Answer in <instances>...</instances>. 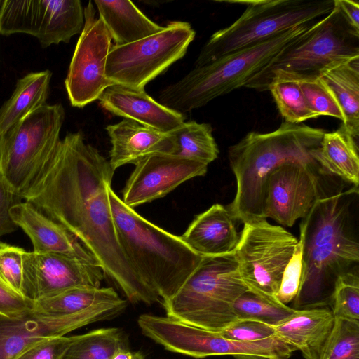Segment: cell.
I'll use <instances>...</instances> for the list:
<instances>
[{
    "instance_id": "18",
    "label": "cell",
    "mask_w": 359,
    "mask_h": 359,
    "mask_svg": "<svg viewBox=\"0 0 359 359\" xmlns=\"http://www.w3.org/2000/svg\"><path fill=\"white\" fill-rule=\"evenodd\" d=\"M98 100L104 109L114 115L163 133L172 131L184 122L186 117L154 100L144 88L112 84Z\"/></svg>"
},
{
    "instance_id": "20",
    "label": "cell",
    "mask_w": 359,
    "mask_h": 359,
    "mask_svg": "<svg viewBox=\"0 0 359 359\" xmlns=\"http://www.w3.org/2000/svg\"><path fill=\"white\" fill-rule=\"evenodd\" d=\"M13 222L30 238L35 253H60L99 265L95 257L62 226L27 201L11 208ZM100 266V265H99Z\"/></svg>"
},
{
    "instance_id": "28",
    "label": "cell",
    "mask_w": 359,
    "mask_h": 359,
    "mask_svg": "<svg viewBox=\"0 0 359 359\" xmlns=\"http://www.w3.org/2000/svg\"><path fill=\"white\" fill-rule=\"evenodd\" d=\"M170 133L175 144L172 155L208 165L217 158L219 151L210 124L184 121Z\"/></svg>"
},
{
    "instance_id": "31",
    "label": "cell",
    "mask_w": 359,
    "mask_h": 359,
    "mask_svg": "<svg viewBox=\"0 0 359 359\" xmlns=\"http://www.w3.org/2000/svg\"><path fill=\"white\" fill-rule=\"evenodd\" d=\"M297 309L287 305L274 304L264 301L249 291L240 296L233 304L238 320H252L271 325L282 323Z\"/></svg>"
},
{
    "instance_id": "10",
    "label": "cell",
    "mask_w": 359,
    "mask_h": 359,
    "mask_svg": "<svg viewBox=\"0 0 359 359\" xmlns=\"http://www.w3.org/2000/svg\"><path fill=\"white\" fill-rule=\"evenodd\" d=\"M297 243L294 235L266 219L243 223L233 255L248 291L264 301L283 305L277 295Z\"/></svg>"
},
{
    "instance_id": "11",
    "label": "cell",
    "mask_w": 359,
    "mask_h": 359,
    "mask_svg": "<svg viewBox=\"0 0 359 359\" xmlns=\"http://www.w3.org/2000/svg\"><path fill=\"white\" fill-rule=\"evenodd\" d=\"M195 35L189 22L172 21L160 32L139 41L113 45L107 58L105 75L112 84L144 88L185 55Z\"/></svg>"
},
{
    "instance_id": "24",
    "label": "cell",
    "mask_w": 359,
    "mask_h": 359,
    "mask_svg": "<svg viewBox=\"0 0 359 359\" xmlns=\"http://www.w3.org/2000/svg\"><path fill=\"white\" fill-rule=\"evenodd\" d=\"M315 159L325 175L358 187V141L342 124L337 130L324 133Z\"/></svg>"
},
{
    "instance_id": "17",
    "label": "cell",
    "mask_w": 359,
    "mask_h": 359,
    "mask_svg": "<svg viewBox=\"0 0 359 359\" xmlns=\"http://www.w3.org/2000/svg\"><path fill=\"white\" fill-rule=\"evenodd\" d=\"M122 191V201L133 208L161 198L187 180L203 176L208 165L170 154H153L135 165Z\"/></svg>"
},
{
    "instance_id": "9",
    "label": "cell",
    "mask_w": 359,
    "mask_h": 359,
    "mask_svg": "<svg viewBox=\"0 0 359 359\" xmlns=\"http://www.w3.org/2000/svg\"><path fill=\"white\" fill-rule=\"evenodd\" d=\"M65 115L46 104L0 135V175L22 198L53 158Z\"/></svg>"
},
{
    "instance_id": "29",
    "label": "cell",
    "mask_w": 359,
    "mask_h": 359,
    "mask_svg": "<svg viewBox=\"0 0 359 359\" xmlns=\"http://www.w3.org/2000/svg\"><path fill=\"white\" fill-rule=\"evenodd\" d=\"M268 90L286 122L300 123L318 117L308 105L297 79L276 72L272 76Z\"/></svg>"
},
{
    "instance_id": "25",
    "label": "cell",
    "mask_w": 359,
    "mask_h": 359,
    "mask_svg": "<svg viewBox=\"0 0 359 359\" xmlns=\"http://www.w3.org/2000/svg\"><path fill=\"white\" fill-rule=\"evenodd\" d=\"M318 77L338 102L344 116L342 125L358 141L359 57L331 65Z\"/></svg>"
},
{
    "instance_id": "43",
    "label": "cell",
    "mask_w": 359,
    "mask_h": 359,
    "mask_svg": "<svg viewBox=\"0 0 359 359\" xmlns=\"http://www.w3.org/2000/svg\"><path fill=\"white\" fill-rule=\"evenodd\" d=\"M1 1H2V0H0V5H1Z\"/></svg>"
},
{
    "instance_id": "16",
    "label": "cell",
    "mask_w": 359,
    "mask_h": 359,
    "mask_svg": "<svg viewBox=\"0 0 359 359\" xmlns=\"http://www.w3.org/2000/svg\"><path fill=\"white\" fill-rule=\"evenodd\" d=\"M104 276L99 265L76 257L33 251L23 255V294L34 301L74 287H99Z\"/></svg>"
},
{
    "instance_id": "32",
    "label": "cell",
    "mask_w": 359,
    "mask_h": 359,
    "mask_svg": "<svg viewBox=\"0 0 359 359\" xmlns=\"http://www.w3.org/2000/svg\"><path fill=\"white\" fill-rule=\"evenodd\" d=\"M320 359H359V320L335 318Z\"/></svg>"
},
{
    "instance_id": "33",
    "label": "cell",
    "mask_w": 359,
    "mask_h": 359,
    "mask_svg": "<svg viewBox=\"0 0 359 359\" xmlns=\"http://www.w3.org/2000/svg\"><path fill=\"white\" fill-rule=\"evenodd\" d=\"M330 309L335 318L359 320L358 269L338 278L334 285Z\"/></svg>"
},
{
    "instance_id": "27",
    "label": "cell",
    "mask_w": 359,
    "mask_h": 359,
    "mask_svg": "<svg viewBox=\"0 0 359 359\" xmlns=\"http://www.w3.org/2000/svg\"><path fill=\"white\" fill-rule=\"evenodd\" d=\"M123 299L112 287H74L34 301L32 311L47 316H62Z\"/></svg>"
},
{
    "instance_id": "40",
    "label": "cell",
    "mask_w": 359,
    "mask_h": 359,
    "mask_svg": "<svg viewBox=\"0 0 359 359\" xmlns=\"http://www.w3.org/2000/svg\"><path fill=\"white\" fill-rule=\"evenodd\" d=\"M34 301L19 294L0 281V315L14 317L33 309Z\"/></svg>"
},
{
    "instance_id": "7",
    "label": "cell",
    "mask_w": 359,
    "mask_h": 359,
    "mask_svg": "<svg viewBox=\"0 0 359 359\" xmlns=\"http://www.w3.org/2000/svg\"><path fill=\"white\" fill-rule=\"evenodd\" d=\"M359 57V31L343 14L338 1L326 15L287 47L244 87L268 90L272 76L280 72L296 79L318 77L325 68Z\"/></svg>"
},
{
    "instance_id": "1",
    "label": "cell",
    "mask_w": 359,
    "mask_h": 359,
    "mask_svg": "<svg viewBox=\"0 0 359 359\" xmlns=\"http://www.w3.org/2000/svg\"><path fill=\"white\" fill-rule=\"evenodd\" d=\"M114 172L81 132L69 133L22 198L74 236L129 302L149 305L160 299L134 269L116 234L109 196Z\"/></svg>"
},
{
    "instance_id": "22",
    "label": "cell",
    "mask_w": 359,
    "mask_h": 359,
    "mask_svg": "<svg viewBox=\"0 0 359 359\" xmlns=\"http://www.w3.org/2000/svg\"><path fill=\"white\" fill-rule=\"evenodd\" d=\"M233 221L226 207L215 203L196 215L180 237L201 256L230 254L239 240Z\"/></svg>"
},
{
    "instance_id": "6",
    "label": "cell",
    "mask_w": 359,
    "mask_h": 359,
    "mask_svg": "<svg viewBox=\"0 0 359 359\" xmlns=\"http://www.w3.org/2000/svg\"><path fill=\"white\" fill-rule=\"evenodd\" d=\"M248 291L233 252L220 256H202L177 292L160 302L167 316L219 332L238 320L233 304Z\"/></svg>"
},
{
    "instance_id": "21",
    "label": "cell",
    "mask_w": 359,
    "mask_h": 359,
    "mask_svg": "<svg viewBox=\"0 0 359 359\" xmlns=\"http://www.w3.org/2000/svg\"><path fill=\"white\" fill-rule=\"evenodd\" d=\"M335 317L330 307L297 309L275 335L299 351L304 359H320L332 333Z\"/></svg>"
},
{
    "instance_id": "2",
    "label": "cell",
    "mask_w": 359,
    "mask_h": 359,
    "mask_svg": "<svg viewBox=\"0 0 359 359\" xmlns=\"http://www.w3.org/2000/svg\"><path fill=\"white\" fill-rule=\"evenodd\" d=\"M358 187L318 198L301 219L302 277L293 309L330 307L338 278L358 269L359 244L352 229Z\"/></svg>"
},
{
    "instance_id": "35",
    "label": "cell",
    "mask_w": 359,
    "mask_h": 359,
    "mask_svg": "<svg viewBox=\"0 0 359 359\" xmlns=\"http://www.w3.org/2000/svg\"><path fill=\"white\" fill-rule=\"evenodd\" d=\"M25 252L22 248L0 241V281L22 296V266Z\"/></svg>"
},
{
    "instance_id": "14",
    "label": "cell",
    "mask_w": 359,
    "mask_h": 359,
    "mask_svg": "<svg viewBox=\"0 0 359 359\" xmlns=\"http://www.w3.org/2000/svg\"><path fill=\"white\" fill-rule=\"evenodd\" d=\"M126 306L127 302L123 299L62 316L43 315L32 310L14 317L0 315V359H16L46 339L65 336L90 323L111 320Z\"/></svg>"
},
{
    "instance_id": "30",
    "label": "cell",
    "mask_w": 359,
    "mask_h": 359,
    "mask_svg": "<svg viewBox=\"0 0 359 359\" xmlns=\"http://www.w3.org/2000/svg\"><path fill=\"white\" fill-rule=\"evenodd\" d=\"M123 346V337L120 329L100 328L79 335L62 359H111Z\"/></svg>"
},
{
    "instance_id": "37",
    "label": "cell",
    "mask_w": 359,
    "mask_h": 359,
    "mask_svg": "<svg viewBox=\"0 0 359 359\" xmlns=\"http://www.w3.org/2000/svg\"><path fill=\"white\" fill-rule=\"evenodd\" d=\"M218 333L226 339L247 342L275 336L273 325L252 320H238Z\"/></svg>"
},
{
    "instance_id": "39",
    "label": "cell",
    "mask_w": 359,
    "mask_h": 359,
    "mask_svg": "<svg viewBox=\"0 0 359 359\" xmlns=\"http://www.w3.org/2000/svg\"><path fill=\"white\" fill-rule=\"evenodd\" d=\"M21 199L0 175V238L18 229V226L11 217V210L21 202Z\"/></svg>"
},
{
    "instance_id": "4",
    "label": "cell",
    "mask_w": 359,
    "mask_h": 359,
    "mask_svg": "<svg viewBox=\"0 0 359 359\" xmlns=\"http://www.w3.org/2000/svg\"><path fill=\"white\" fill-rule=\"evenodd\" d=\"M109 196L119 243L140 277L165 301L174 296L202 256L127 206L111 187Z\"/></svg>"
},
{
    "instance_id": "41",
    "label": "cell",
    "mask_w": 359,
    "mask_h": 359,
    "mask_svg": "<svg viewBox=\"0 0 359 359\" xmlns=\"http://www.w3.org/2000/svg\"><path fill=\"white\" fill-rule=\"evenodd\" d=\"M339 7L351 26L359 31V4L351 0H337Z\"/></svg>"
},
{
    "instance_id": "12",
    "label": "cell",
    "mask_w": 359,
    "mask_h": 359,
    "mask_svg": "<svg viewBox=\"0 0 359 359\" xmlns=\"http://www.w3.org/2000/svg\"><path fill=\"white\" fill-rule=\"evenodd\" d=\"M83 25L79 0H3L0 5V34H29L43 48L68 43Z\"/></svg>"
},
{
    "instance_id": "23",
    "label": "cell",
    "mask_w": 359,
    "mask_h": 359,
    "mask_svg": "<svg viewBox=\"0 0 359 359\" xmlns=\"http://www.w3.org/2000/svg\"><path fill=\"white\" fill-rule=\"evenodd\" d=\"M94 3L115 46L139 41L163 28L151 20L131 1L96 0Z\"/></svg>"
},
{
    "instance_id": "26",
    "label": "cell",
    "mask_w": 359,
    "mask_h": 359,
    "mask_svg": "<svg viewBox=\"0 0 359 359\" xmlns=\"http://www.w3.org/2000/svg\"><path fill=\"white\" fill-rule=\"evenodd\" d=\"M52 73L46 69L20 79L10 98L0 107V135L46 104Z\"/></svg>"
},
{
    "instance_id": "34",
    "label": "cell",
    "mask_w": 359,
    "mask_h": 359,
    "mask_svg": "<svg viewBox=\"0 0 359 359\" xmlns=\"http://www.w3.org/2000/svg\"><path fill=\"white\" fill-rule=\"evenodd\" d=\"M311 109L320 116H329L344 121L342 110L336 98L320 77L297 79Z\"/></svg>"
},
{
    "instance_id": "3",
    "label": "cell",
    "mask_w": 359,
    "mask_h": 359,
    "mask_svg": "<svg viewBox=\"0 0 359 359\" xmlns=\"http://www.w3.org/2000/svg\"><path fill=\"white\" fill-rule=\"evenodd\" d=\"M325 131L284 121L269 133L252 131L229 147L228 158L236 191L226 206L234 220L242 223L264 219L265 184L270 173L287 162L320 166L315 155Z\"/></svg>"
},
{
    "instance_id": "42",
    "label": "cell",
    "mask_w": 359,
    "mask_h": 359,
    "mask_svg": "<svg viewBox=\"0 0 359 359\" xmlns=\"http://www.w3.org/2000/svg\"><path fill=\"white\" fill-rule=\"evenodd\" d=\"M111 359H144L142 353L132 351L125 346L119 348L113 355Z\"/></svg>"
},
{
    "instance_id": "38",
    "label": "cell",
    "mask_w": 359,
    "mask_h": 359,
    "mask_svg": "<svg viewBox=\"0 0 359 359\" xmlns=\"http://www.w3.org/2000/svg\"><path fill=\"white\" fill-rule=\"evenodd\" d=\"M79 335L57 337L46 339L26 350L16 359H62Z\"/></svg>"
},
{
    "instance_id": "13",
    "label": "cell",
    "mask_w": 359,
    "mask_h": 359,
    "mask_svg": "<svg viewBox=\"0 0 359 359\" xmlns=\"http://www.w3.org/2000/svg\"><path fill=\"white\" fill-rule=\"evenodd\" d=\"M112 38L90 1L84 8V25L71 60L65 86L73 107L83 108L112 85L105 75Z\"/></svg>"
},
{
    "instance_id": "8",
    "label": "cell",
    "mask_w": 359,
    "mask_h": 359,
    "mask_svg": "<svg viewBox=\"0 0 359 359\" xmlns=\"http://www.w3.org/2000/svg\"><path fill=\"white\" fill-rule=\"evenodd\" d=\"M335 0H251L231 25L212 34L201 49L194 67L205 65L228 54L255 45L285 31L316 21L328 14Z\"/></svg>"
},
{
    "instance_id": "19",
    "label": "cell",
    "mask_w": 359,
    "mask_h": 359,
    "mask_svg": "<svg viewBox=\"0 0 359 359\" xmlns=\"http://www.w3.org/2000/svg\"><path fill=\"white\" fill-rule=\"evenodd\" d=\"M111 149L109 163L115 171L126 164H137L156 154H170L174 151V140L170 133H163L123 118L106 127Z\"/></svg>"
},
{
    "instance_id": "5",
    "label": "cell",
    "mask_w": 359,
    "mask_h": 359,
    "mask_svg": "<svg viewBox=\"0 0 359 359\" xmlns=\"http://www.w3.org/2000/svg\"><path fill=\"white\" fill-rule=\"evenodd\" d=\"M313 22L294 27L268 40L194 67L182 79L161 90L158 102L184 114L244 87L252 77L300 38Z\"/></svg>"
},
{
    "instance_id": "15",
    "label": "cell",
    "mask_w": 359,
    "mask_h": 359,
    "mask_svg": "<svg viewBox=\"0 0 359 359\" xmlns=\"http://www.w3.org/2000/svg\"><path fill=\"white\" fill-rule=\"evenodd\" d=\"M322 175H327L316 165L287 162L278 166L266 182L264 218L287 227L304 218L315 202L327 195L323 187Z\"/></svg>"
},
{
    "instance_id": "36",
    "label": "cell",
    "mask_w": 359,
    "mask_h": 359,
    "mask_svg": "<svg viewBox=\"0 0 359 359\" xmlns=\"http://www.w3.org/2000/svg\"><path fill=\"white\" fill-rule=\"evenodd\" d=\"M302 248L298 243L285 269H284L277 298L279 302L287 305L296 297L302 277Z\"/></svg>"
}]
</instances>
